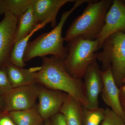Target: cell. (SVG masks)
I'll use <instances>...</instances> for the list:
<instances>
[{
	"label": "cell",
	"mask_w": 125,
	"mask_h": 125,
	"mask_svg": "<svg viewBox=\"0 0 125 125\" xmlns=\"http://www.w3.org/2000/svg\"><path fill=\"white\" fill-rule=\"evenodd\" d=\"M42 68L36 73V83L49 89L64 92L87 107L83 81L75 79L67 73L63 61L53 56L42 58Z\"/></svg>",
	"instance_id": "6da1fadb"
},
{
	"label": "cell",
	"mask_w": 125,
	"mask_h": 125,
	"mask_svg": "<svg viewBox=\"0 0 125 125\" xmlns=\"http://www.w3.org/2000/svg\"><path fill=\"white\" fill-rule=\"evenodd\" d=\"M89 1V0H75L70 10L62 13L60 22L52 30L29 42L24 55V62L25 63L38 57L42 58L50 55L64 60L67 56V49L64 46V39L62 34V28L66 21L75 10Z\"/></svg>",
	"instance_id": "7a4b0ae2"
},
{
	"label": "cell",
	"mask_w": 125,
	"mask_h": 125,
	"mask_svg": "<svg viewBox=\"0 0 125 125\" xmlns=\"http://www.w3.org/2000/svg\"><path fill=\"white\" fill-rule=\"evenodd\" d=\"M112 3L111 0H90L82 14L70 25L64 41L68 42L77 37L96 39L104 26L106 15Z\"/></svg>",
	"instance_id": "3957f363"
},
{
	"label": "cell",
	"mask_w": 125,
	"mask_h": 125,
	"mask_svg": "<svg viewBox=\"0 0 125 125\" xmlns=\"http://www.w3.org/2000/svg\"><path fill=\"white\" fill-rule=\"evenodd\" d=\"M67 56L63 64L70 75L82 79L89 66L95 60L96 52L100 49L98 41L77 37L68 42Z\"/></svg>",
	"instance_id": "277c9868"
},
{
	"label": "cell",
	"mask_w": 125,
	"mask_h": 125,
	"mask_svg": "<svg viewBox=\"0 0 125 125\" xmlns=\"http://www.w3.org/2000/svg\"><path fill=\"white\" fill-rule=\"evenodd\" d=\"M101 52L96 53L101 62L102 71L111 68L115 83L119 88L125 77V33L121 31L113 34L103 43Z\"/></svg>",
	"instance_id": "5b68a950"
},
{
	"label": "cell",
	"mask_w": 125,
	"mask_h": 125,
	"mask_svg": "<svg viewBox=\"0 0 125 125\" xmlns=\"http://www.w3.org/2000/svg\"><path fill=\"white\" fill-rule=\"evenodd\" d=\"M40 88L38 84L36 83L13 88L9 94L3 96L4 111L9 112L33 107L38 98Z\"/></svg>",
	"instance_id": "8992f818"
},
{
	"label": "cell",
	"mask_w": 125,
	"mask_h": 125,
	"mask_svg": "<svg viewBox=\"0 0 125 125\" xmlns=\"http://www.w3.org/2000/svg\"><path fill=\"white\" fill-rule=\"evenodd\" d=\"M18 20L13 15L7 12L0 22V68L5 67L10 61L15 44Z\"/></svg>",
	"instance_id": "52a82bcc"
},
{
	"label": "cell",
	"mask_w": 125,
	"mask_h": 125,
	"mask_svg": "<svg viewBox=\"0 0 125 125\" xmlns=\"http://www.w3.org/2000/svg\"><path fill=\"white\" fill-rule=\"evenodd\" d=\"M119 31L125 33V3L114 0L106 15L104 26L96 39L99 48L107 38Z\"/></svg>",
	"instance_id": "ba28073f"
},
{
	"label": "cell",
	"mask_w": 125,
	"mask_h": 125,
	"mask_svg": "<svg viewBox=\"0 0 125 125\" xmlns=\"http://www.w3.org/2000/svg\"><path fill=\"white\" fill-rule=\"evenodd\" d=\"M101 70L96 59L88 67L83 77L84 89L88 102L85 108L88 109L99 107V96L103 86Z\"/></svg>",
	"instance_id": "9c48e42d"
},
{
	"label": "cell",
	"mask_w": 125,
	"mask_h": 125,
	"mask_svg": "<svg viewBox=\"0 0 125 125\" xmlns=\"http://www.w3.org/2000/svg\"><path fill=\"white\" fill-rule=\"evenodd\" d=\"M67 95L64 92L40 85L38 97L39 102L37 107L44 120L59 112Z\"/></svg>",
	"instance_id": "30bf717a"
},
{
	"label": "cell",
	"mask_w": 125,
	"mask_h": 125,
	"mask_svg": "<svg viewBox=\"0 0 125 125\" xmlns=\"http://www.w3.org/2000/svg\"><path fill=\"white\" fill-rule=\"evenodd\" d=\"M101 74L103 84L101 93L103 101L125 122V114L120 101L119 88L114 81L111 68L105 71L101 70Z\"/></svg>",
	"instance_id": "8fae6325"
},
{
	"label": "cell",
	"mask_w": 125,
	"mask_h": 125,
	"mask_svg": "<svg viewBox=\"0 0 125 125\" xmlns=\"http://www.w3.org/2000/svg\"><path fill=\"white\" fill-rule=\"evenodd\" d=\"M74 0H31V7L38 24L47 22L52 27L57 25L56 17L60 9Z\"/></svg>",
	"instance_id": "7c38bea8"
},
{
	"label": "cell",
	"mask_w": 125,
	"mask_h": 125,
	"mask_svg": "<svg viewBox=\"0 0 125 125\" xmlns=\"http://www.w3.org/2000/svg\"><path fill=\"white\" fill-rule=\"evenodd\" d=\"M5 67L13 88L36 83V73L42 68L41 66L24 69L13 64L10 61Z\"/></svg>",
	"instance_id": "4fadbf2b"
},
{
	"label": "cell",
	"mask_w": 125,
	"mask_h": 125,
	"mask_svg": "<svg viewBox=\"0 0 125 125\" xmlns=\"http://www.w3.org/2000/svg\"><path fill=\"white\" fill-rule=\"evenodd\" d=\"M59 112L63 115L67 125H83V107L70 95H67Z\"/></svg>",
	"instance_id": "5bb4252c"
},
{
	"label": "cell",
	"mask_w": 125,
	"mask_h": 125,
	"mask_svg": "<svg viewBox=\"0 0 125 125\" xmlns=\"http://www.w3.org/2000/svg\"><path fill=\"white\" fill-rule=\"evenodd\" d=\"M48 23L47 22L38 24L27 36L20 41L15 43L11 52L10 61L13 64L19 67H24L25 62L23 60L24 55L29 40L37 31L44 28Z\"/></svg>",
	"instance_id": "9a60e30c"
},
{
	"label": "cell",
	"mask_w": 125,
	"mask_h": 125,
	"mask_svg": "<svg viewBox=\"0 0 125 125\" xmlns=\"http://www.w3.org/2000/svg\"><path fill=\"white\" fill-rule=\"evenodd\" d=\"M9 113L16 125H41L44 121L36 106L27 110L11 111Z\"/></svg>",
	"instance_id": "2e32d148"
},
{
	"label": "cell",
	"mask_w": 125,
	"mask_h": 125,
	"mask_svg": "<svg viewBox=\"0 0 125 125\" xmlns=\"http://www.w3.org/2000/svg\"><path fill=\"white\" fill-rule=\"evenodd\" d=\"M38 24L31 5L27 11L18 19L15 43L27 36Z\"/></svg>",
	"instance_id": "e0dca14e"
},
{
	"label": "cell",
	"mask_w": 125,
	"mask_h": 125,
	"mask_svg": "<svg viewBox=\"0 0 125 125\" xmlns=\"http://www.w3.org/2000/svg\"><path fill=\"white\" fill-rule=\"evenodd\" d=\"M31 5V0H0V14L10 12L18 19Z\"/></svg>",
	"instance_id": "ac0fdd59"
},
{
	"label": "cell",
	"mask_w": 125,
	"mask_h": 125,
	"mask_svg": "<svg viewBox=\"0 0 125 125\" xmlns=\"http://www.w3.org/2000/svg\"><path fill=\"white\" fill-rule=\"evenodd\" d=\"M105 109H89L83 107V125H99L104 118Z\"/></svg>",
	"instance_id": "d6986e66"
},
{
	"label": "cell",
	"mask_w": 125,
	"mask_h": 125,
	"mask_svg": "<svg viewBox=\"0 0 125 125\" xmlns=\"http://www.w3.org/2000/svg\"><path fill=\"white\" fill-rule=\"evenodd\" d=\"M104 109V118L101 125H125L122 118L111 108L106 107Z\"/></svg>",
	"instance_id": "ffe728a7"
},
{
	"label": "cell",
	"mask_w": 125,
	"mask_h": 125,
	"mask_svg": "<svg viewBox=\"0 0 125 125\" xmlns=\"http://www.w3.org/2000/svg\"><path fill=\"white\" fill-rule=\"evenodd\" d=\"M13 88L5 66L0 68V94L3 96H5L11 92Z\"/></svg>",
	"instance_id": "44dd1931"
},
{
	"label": "cell",
	"mask_w": 125,
	"mask_h": 125,
	"mask_svg": "<svg viewBox=\"0 0 125 125\" xmlns=\"http://www.w3.org/2000/svg\"><path fill=\"white\" fill-rule=\"evenodd\" d=\"M50 120L47 119L46 125H67L64 117L60 112L57 113L51 117Z\"/></svg>",
	"instance_id": "7402d4cb"
},
{
	"label": "cell",
	"mask_w": 125,
	"mask_h": 125,
	"mask_svg": "<svg viewBox=\"0 0 125 125\" xmlns=\"http://www.w3.org/2000/svg\"><path fill=\"white\" fill-rule=\"evenodd\" d=\"M0 125H16L9 115V112L4 111L0 113Z\"/></svg>",
	"instance_id": "603a6c76"
},
{
	"label": "cell",
	"mask_w": 125,
	"mask_h": 125,
	"mask_svg": "<svg viewBox=\"0 0 125 125\" xmlns=\"http://www.w3.org/2000/svg\"><path fill=\"white\" fill-rule=\"evenodd\" d=\"M120 99L122 107L125 114V96H120Z\"/></svg>",
	"instance_id": "cb8c5ba5"
},
{
	"label": "cell",
	"mask_w": 125,
	"mask_h": 125,
	"mask_svg": "<svg viewBox=\"0 0 125 125\" xmlns=\"http://www.w3.org/2000/svg\"><path fill=\"white\" fill-rule=\"evenodd\" d=\"M120 96H125V84H122L119 87Z\"/></svg>",
	"instance_id": "d4e9b609"
},
{
	"label": "cell",
	"mask_w": 125,
	"mask_h": 125,
	"mask_svg": "<svg viewBox=\"0 0 125 125\" xmlns=\"http://www.w3.org/2000/svg\"><path fill=\"white\" fill-rule=\"evenodd\" d=\"M4 107L5 108V103L3 98L0 97V108Z\"/></svg>",
	"instance_id": "484cf974"
},
{
	"label": "cell",
	"mask_w": 125,
	"mask_h": 125,
	"mask_svg": "<svg viewBox=\"0 0 125 125\" xmlns=\"http://www.w3.org/2000/svg\"><path fill=\"white\" fill-rule=\"evenodd\" d=\"M125 83V77L122 80V85Z\"/></svg>",
	"instance_id": "4316f807"
},
{
	"label": "cell",
	"mask_w": 125,
	"mask_h": 125,
	"mask_svg": "<svg viewBox=\"0 0 125 125\" xmlns=\"http://www.w3.org/2000/svg\"><path fill=\"white\" fill-rule=\"evenodd\" d=\"M123 1H124V2L125 3V0H123Z\"/></svg>",
	"instance_id": "83f0119b"
},
{
	"label": "cell",
	"mask_w": 125,
	"mask_h": 125,
	"mask_svg": "<svg viewBox=\"0 0 125 125\" xmlns=\"http://www.w3.org/2000/svg\"></svg>",
	"instance_id": "f1b7e54d"
}]
</instances>
